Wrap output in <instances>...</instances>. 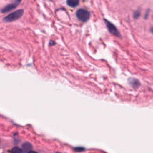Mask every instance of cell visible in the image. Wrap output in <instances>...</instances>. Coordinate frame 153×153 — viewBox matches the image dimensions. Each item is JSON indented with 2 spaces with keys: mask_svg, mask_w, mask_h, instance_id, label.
I'll return each mask as SVG.
<instances>
[{
  "mask_svg": "<svg viewBox=\"0 0 153 153\" xmlns=\"http://www.w3.org/2000/svg\"><path fill=\"white\" fill-rule=\"evenodd\" d=\"M21 1H22V0H14V2L13 3L10 4L9 5H7V6L4 7L1 10V12L3 13H7V12L11 11V10H13V9H16L18 6V5L20 4Z\"/></svg>",
  "mask_w": 153,
  "mask_h": 153,
  "instance_id": "cell-4",
  "label": "cell"
},
{
  "mask_svg": "<svg viewBox=\"0 0 153 153\" xmlns=\"http://www.w3.org/2000/svg\"><path fill=\"white\" fill-rule=\"evenodd\" d=\"M28 153H37V152H35V151H29Z\"/></svg>",
  "mask_w": 153,
  "mask_h": 153,
  "instance_id": "cell-10",
  "label": "cell"
},
{
  "mask_svg": "<svg viewBox=\"0 0 153 153\" xmlns=\"http://www.w3.org/2000/svg\"><path fill=\"white\" fill-rule=\"evenodd\" d=\"M129 82L131 86H132L133 87H135V88H137L140 86L139 82L136 79L130 78L129 80Z\"/></svg>",
  "mask_w": 153,
  "mask_h": 153,
  "instance_id": "cell-6",
  "label": "cell"
},
{
  "mask_svg": "<svg viewBox=\"0 0 153 153\" xmlns=\"http://www.w3.org/2000/svg\"><path fill=\"white\" fill-rule=\"evenodd\" d=\"M11 153H23V151L22 150V149L16 147L13 148V149L11 150Z\"/></svg>",
  "mask_w": 153,
  "mask_h": 153,
  "instance_id": "cell-8",
  "label": "cell"
},
{
  "mask_svg": "<svg viewBox=\"0 0 153 153\" xmlns=\"http://www.w3.org/2000/svg\"><path fill=\"white\" fill-rule=\"evenodd\" d=\"M150 31H151V32H152V33H153V27L152 28H151V29H150Z\"/></svg>",
  "mask_w": 153,
  "mask_h": 153,
  "instance_id": "cell-11",
  "label": "cell"
},
{
  "mask_svg": "<svg viewBox=\"0 0 153 153\" xmlns=\"http://www.w3.org/2000/svg\"><path fill=\"white\" fill-rule=\"evenodd\" d=\"M66 3L69 6L71 7H75L79 5V0H67Z\"/></svg>",
  "mask_w": 153,
  "mask_h": 153,
  "instance_id": "cell-7",
  "label": "cell"
},
{
  "mask_svg": "<svg viewBox=\"0 0 153 153\" xmlns=\"http://www.w3.org/2000/svg\"><path fill=\"white\" fill-rule=\"evenodd\" d=\"M32 145L29 142H25L22 146V150L25 153H28L29 151H32Z\"/></svg>",
  "mask_w": 153,
  "mask_h": 153,
  "instance_id": "cell-5",
  "label": "cell"
},
{
  "mask_svg": "<svg viewBox=\"0 0 153 153\" xmlns=\"http://www.w3.org/2000/svg\"><path fill=\"white\" fill-rule=\"evenodd\" d=\"M24 13V11L22 9L16 10L14 12L10 13L9 15L5 17L3 19V21L6 22H11L15 21L17 20V19H19V18H21L23 15Z\"/></svg>",
  "mask_w": 153,
  "mask_h": 153,
  "instance_id": "cell-1",
  "label": "cell"
},
{
  "mask_svg": "<svg viewBox=\"0 0 153 153\" xmlns=\"http://www.w3.org/2000/svg\"><path fill=\"white\" fill-rule=\"evenodd\" d=\"M104 21H105V23L106 24L107 28L109 30V32L111 33L112 34L114 35L115 36L120 37V34L119 31H118V29L116 28V27L115 26L112 24L110 23L109 21L105 20V19H104Z\"/></svg>",
  "mask_w": 153,
  "mask_h": 153,
  "instance_id": "cell-3",
  "label": "cell"
},
{
  "mask_svg": "<svg viewBox=\"0 0 153 153\" xmlns=\"http://www.w3.org/2000/svg\"><path fill=\"white\" fill-rule=\"evenodd\" d=\"M141 15V11L139 10H138L133 13V17L134 19H138L139 17Z\"/></svg>",
  "mask_w": 153,
  "mask_h": 153,
  "instance_id": "cell-9",
  "label": "cell"
},
{
  "mask_svg": "<svg viewBox=\"0 0 153 153\" xmlns=\"http://www.w3.org/2000/svg\"><path fill=\"white\" fill-rule=\"evenodd\" d=\"M76 17L82 22H87L90 18V12L84 9H79L76 13Z\"/></svg>",
  "mask_w": 153,
  "mask_h": 153,
  "instance_id": "cell-2",
  "label": "cell"
}]
</instances>
